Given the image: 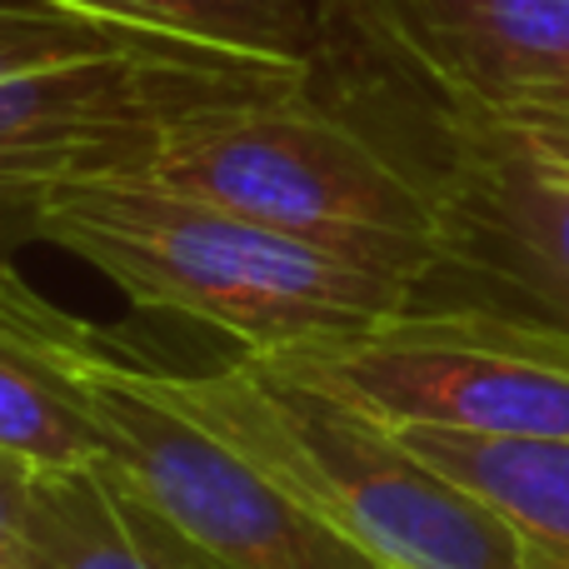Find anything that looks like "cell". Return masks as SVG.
<instances>
[{"label": "cell", "mask_w": 569, "mask_h": 569, "mask_svg": "<svg viewBox=\"0 0 569 569\" xmlns=\"http://www.w3.org/2000/svg\"><path fill=\"white\" fill-rule=\"evenodd\" d=\"M146 375L385 569H540L510 520L410 455L390 425L305 390L250 355L220 370L146 365Z\"/></svg>", "instance_id": "cell-2"}, {"label": "cell", "mask_w": 569, "mask_h": 569, "mask_svg": "<svg viewBox=\"0 0 569 569\" xmlns=\"http://www.w3.org/2000/svg\"><path fill=\"white\" fill-rule=\"evenodd\" d=\"M26 569H216L106 460L36 470Z\"/></svg>", "instance_id": "cell-9"}, {"label": "cell", "mask_w": 569, "mask_h": 569, "mask_svg": "<svg viewBox=\"0 0 569 569\" xmlns=\"http://www.w3.org/2000/svg\"><path fill=\"white\" fill-rule=\"evenodd\" d=\"M440 90L445 110L500 116L569 86V0H345Z\"/></svg>", "instance_id": "cell-8"}, {"label": "cell", "mask_w": 569, "mask_h": 569, "mask_svg": "<svg viewBox=\"0 0 569 569\" xmlns=\"http://www.w3.org/2000/svg\"><path fill=\"white\" fill-rule=\"evenodd\" d=\"M30 236L100 270L130 305L206 320L246 350H280L400 315L420 280L236 216L140 176H90L40 200Z\"/></svg>", "instance_id": "cell-1"}, {"label": "cell", "mask_w": 569, "mask_h": 569, "mask_svg": "<svg viewBox=\"0 0 569 569\" xmlns=\"http://www.w3.org/2000/svg\"><path fill=\"white\" fill-rule=\"evenodd\" d=\"M525 140H530V136H525ZM540 150H545V146H540ZM550 156H555V160H565V166H569V156H560V150H550Z\"/></svg>", "instance_id": "cell-15"}, {"label": "cell", "mask_w": 569, "mask_h": 569, "mask_svg": "<svg viewBox=\"0 0 569 569\" xmlns=\"http://www.w3.org/2000/svg\"><path fill=\"white\" fill-rule=\"evenodd\" d=\"M0 450L36 470L106 460L100 425L40 345L36 290L10 266H0Z\"/></svg>", "instance_id": "cell-10"}, {"label": "cell", "mask_w": 569, "mask_h": 569, "mask_svg": "<svg viewBox=\"0 0 569 569\" xmlns=\"http://www.w3.org/2000/svg\"><path fill=\"white\" fill-rule=\"evenodd\" d=\"M130 176L350 250L410 280L440 270L435 180L400 166L345 116L315 106L310 86L196 110Z\"/></svg>", "instance_id": "cell-3"}, {"label": "cell", "mask_w": 569, "mask_h": 569, "mask_svg": "<svg viewBox=\"0 0 569 569\" xmlns=\"http://www.w3.org/2000/svg\"><path fill=\"white\" fill-rule=\"evenodd\" d=\"M380 425L569 440V330L525 310H400L360 330L246 350Z\"/></svg>", "instance_id": "cell-5"}, {"label": "cell", "mask_w": 569, "mask_h": 569, "mask_svg": "<svg viewBox=\"0 0 569 569\" xmlns=\"http://www.w3.org/2000/svg\"><path fill=\"white\" fill-rule=\"evenodd\" d=\"M36 465L0 450V569H26V510Z\"/></svg>", "instance_id": "cell-13"}, {"label": "cell", "mask_w": 569, "mask_h": 569, "mask_svg": "<svg viewBox=\"0 0 569 569\" xmlns=\"http://www.w3.org/2000/svg\"><path fill=\"white\" fill-rule=\"evenodd\" d=\"M500 126L520 130V136H530L535 146L545 150H560V156H569V86L565 90H550V96H535V100H520V106L500 110Z\"/></svg>", "instance_id": "cell-14"}, {"label": "cell", "mask_w": 569, "mask_h": 569, "mask_svg": "<svg viewBox=\"0 0 569 569\" xmlns=\"http://www.w3.org/2000/svg\"><path fill=\"white\" fill-rule=\"evenodd\" d=\"M46 355L100 425L106 465L216 569H385L150 385L106 335L36 295Z\"/></svg>", "instance_id": "cell-4"}, {"label": "cell", "mask_w": 569, "mask_h": 569, "mask_svg": "<svg viewBox=\"0 0 569 569\" xmlns=\"http://www.w3.org/2000/svg\"><path fill=\"white\" fill-rule=\"evenodd\" d=\"M310 86V66L130 40L46 66L0 70V226L30 230L40 200L70 180L140 170L176 120L220 100Z\"/></svg>", "instance_id": "cell-6"}, {"label": "cell", "mask_w": 569, "mask_h": 569, "mask_svg": "<svg viewBox=\"0 0 569 569\" xmlns=\"http://www.w3.org/2000/svg\"><path fill=\"white\" fill-rule=\"evenodd\" d=\"M50 6L126 36L276 60V66H315L320 46V20H315L320 0H50Z\"/></svg>", "instance_id": "cell-11"}, {"label": "cell", "mask_w": 569, "mask_h": 569, "mask_svg": "<svg viewBox=\"0 0 569 569\" xmlns=\"http://www.w3.org/2000/svg\"><path fill=\"white\" fill-rule=\"evenodd\" d=\"M130 40L150 36H126V30H110L100 20L70 16L50 0H0V70L46 66V60L86 56V50L130 46Z\"/></svg>", "instance_id": "cell-12"}, {"label": "cell", "mask_w": 569, "mask_h": 569, "mask_svg": "<svg viewBox=\"0 0 569 569\" xmlns=\"http://www.w3.org/2000/svg\"><path fill=\"white\" fill-rule=\"evenodd\" d=\"M435 180L440 270L505 284L569 330V166L475 110H450Z\"/></svg>", "instance_id": "cell-7"}]
</instances>
